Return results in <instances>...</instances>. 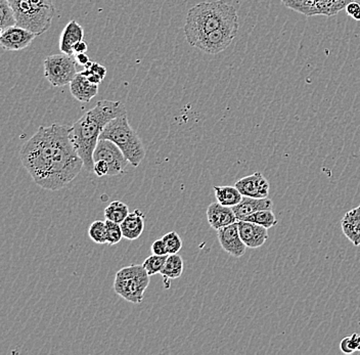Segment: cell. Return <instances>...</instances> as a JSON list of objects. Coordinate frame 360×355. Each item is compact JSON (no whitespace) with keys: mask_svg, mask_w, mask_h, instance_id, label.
<instances>
[{"mask_svg":"<svg viewBox=\"0 0 360 355\" xmlns=\"http://www.w3.org/2000/svg\"><path fill=\"white\" fill-rule=\"evenodd\" d=\"M88 49L87 43L84 42V40H81L78 43H76L74 46V55H78V53H86Z\"/></svg>","mask_w":360,"mask_h":355,"instance_id":"obj_35","label":"cell"},{"mask_svg":"<svg viewBox=\"0 0 360 355\" xmlns=\"http://www.w3.org/2000/svg\"><path fill=\"white\" fill-rule=\"evenodd\" d=\"M84 30L76 21L72 20L67 24L60 38V49L62 53L74 55V46L76 43L83 40Z\"/></svg>","mask_w":360,"mask_h":355,"instance_id":"obj_18","label":"cell"},{"mask_svg":"<svg viewBox=\"0 0 360 355\" xmlns=\"http://www.w3.org/2000/svg\"><path fill=\"white\" fill-rule=\"evenodd\" d=\"M168 255H153L148 256L146 260H144V268H146V272L152 277V275H158L163 270L164 266H165L166 260H167Z\"/></svg>","mask_w":360,"mask_h":355,"instance_id":"obj_27","label":"cell"},{"mask_svg":"<svg viewBox=\"0 0 360 355\" xmlns=\"http://www.w3.org/2000/svg\"><path fill=\"white\" fill-rule=\"evenodd\" d=\"M20 159L35 184L51 191L65 188L84 168L71 141L70 127L60 124L40 127L22 146Z\"/></svg>","mask_w":360,"mask_h":355,"instance_id":"obj_1","label":"cell"},{"mask_svg":"<svg viewBox=\"0 0 360 355\" xmlns=\"http://www.w3.org/2000/svg\"><path fill=\"white\" fill-rule=\"evenodd\" d=\"M151 275L144 266L133 264L121 268L116 273L114 291L121 298L132 304H140L144 300V292L150 286Z\"/></svg>","mask_w":360,"mask_h":355,"instance_id":"obj_6","label":"cell"},{"mask_svg":"<svg viewBox=\"0 0 360 355\" xmlns=\"http://www.w3.org/2000/svg\"><path fill=\"white\" fill-rule=\"evenodd\" d=\"M162 240L167 247L168 254H178L182 248V240L176 232H169L162 236Z\"/></svg>","mask_w":360,"mask_h":355,"instance_id":"obj_29","label":"cell"},{"mask_svg":"<svg viewBox=\"0 0 360 355\" xmlns=\"http://www.w3.org/2000/svg\"><path fill=\"white\" fill-rule=\"evenodd\" d=\"M217 238L221 248L232 257L240 258L245 255L247 246L241 240L238 223L217 230Z\"/></svg>","mask_w":360,"mask_h":355,"instance_id":"obj_12","label":"cell"},{"mask_svg":"<svg viewBox=\"0 0 360 355\" xmlns=\"http://www.w3.org/2000/svg\"><path fill=\"white\" fill-rule=\"evenodd\" d=\"M239 21L238 14L232 4L225 0L200 2L187 12L185 35L191 46L207 34L228 24Z\"/></svg>","mask_w":360,"mask_h":355,"instance_id":"obj_3","label":"cell"},{"mask_svg":"<svg viewBox=\"0 0 360 355\" xmlns=\"http://www.w3.org/2000/svg\"><path fill=\"white\" fill-rule=\"evenodd\" d=\"M213 189H214L217 202L228 207L238 205L243 199V195L236 187L215 186Z\"/></svg>","mask_w":360,"mask_h":355,"instance_id":"obj_22","label":"cell"},{"mask_svg":"<svg viewBox=\"0 0 360 355\" xmlns=\"http://www.w3.org/2000/svg\"><path fill=\"white\" fill-rule=\"evenodd\" d=\"M105 227H107L108 244L110 246L117 245L122 238H124L120 223L105 220Z\"/></svg>","mask_w":360,"mask_h":355,"instance_id":"obj_28","label":"cell"},{"mask_svg":"<svg viewBox=\"0 0 360 355\" xmlns=\"http://www.w3.org/2000/svg\"><path fill=\"white\" fill-rule=\"evenodd\" d=\"M103 160L109 165V176L120 175L126 171L129 162L119 148L109 139H100L94 152V161Z\"/></svg>","mask_w":360,"mask_h":355,"instance_id":"obj_10","label":"cell"},{"mask_svg":"<svg viewBox=\"0 0 360 355\" xmlns=\"http://www.w3.org/2000/svg\"><path fill=\"white\" fill-rule=\"evenodd\" d=\"M70 90L72 96L77 101L88 103L98 94V85L90 83L84 71L77 73L76 76L70 83Z\"/></svg>","mask_w":360,"mask_h":355,"instance_id":"obj_16","label":"cell"},{"mask_svg":"<svg viewBox=\"0 0 360 355\" xmlns=\"http://www.w3.org/2000/svg\"><path fill=\"white\" fill-rule=\"evenodd\" d=\"M232 208L238 220H243V218L254 214L257 211L273 210V202L269 198L257 199V198L243 196V199H241L240 203Z\"/></svg>","mask_w":360,"mask_h":355,"instance_id":"obj_17","label":"cell"},{"mask_svg":"<svg viewBox=\"0 0 360 355\" xmlns=\"http://www.w3.org/2000/svg\"><path fill=\"white\" fill-rule=\"evenodd\" d=\"M129 208L122 201H114L103 211L105 220L114 221V223H122L124 219L129 215Z\"/></svg>","mask_w":360,"mask_h":355,"instance_id":"obj_23","label":"cell"},{"mask_svg":"<svg viewBox=\"0 0 360 355\" xmlns=\"http://www.w3.org/2000/svg\"><path fill=\"white\" fill-rule=\"evenodd\" d=\"M207 219L213 230H218L238 223L236 214L232 207L221 205L219 202L211 203L207 208Z\"/></svg>","mask_w":360,"mask_h":355,"instance_id":"obj_15","label":"cell"},{"mask_svg":"<svg viewBox=\"0 0 360 355\" xmlns=\"http://www.w3.org/2000/svg\"><path fill=\"white\" fill-rule=\"evenodd\" d=\"M353 340H354L355 344H357V352H360V335L355 333L352 335Z\"/></svg>","mask_w":360,"mask_h":355,"instance_id":"obj_37","label":"cell"},{"mask_svg":"<svg viewBox=\"0 0 360 355\" xmlns=\"http://www.w3.org/2000/svg\"><path fill=\"white\" fill-rule=\"evenodd\" d=\"M151 250H152V253L155 254V255H169V254H168L167 247H166L165 243H164L162 239H159V240H156L153 243Z\"/></svg>","mask_w":360,"mask_h":355,"instance_id":"obj_32","label":"cell"},{"mask_svg":"<svg viewBox=\"0 0 360 355\" xmlns=\"http://www.w3.org/2000/svg\"><path fill=\"white\" fill-rule=\"evenodd\" d=\"M239 27L240 25L237 21L218 28L200 38L194 47H197L209 55H217L232 44L238 34Z\"/></svg>","mask_w":360,"mask_h":355,"instance_id":"obj_8","label":"cell"},{"mask_svg":"<svg viewBox=\"0 0 360 355\" xmlns=\"http://www.w3.org/2000/svg\"><path fill=\"white\" fill-rule=\"evenodd\" d=\"M234 187L241 191V195L257 199L268 198L271 188L268 180L260 172L241 178L234 184Z\"/></svg>","mask_w":360,"mask_h":355,"instance_id":"obj_13","label":"cell"},{"mask_svg":"<svg viewBox=\"0 0 360 355\" xmlns=\"http://www.w3.org/2000/svg\"><path fill=\"white\" fill-rule=\"evenodd\" d=\"M110 168L107 162L103 160L94 161V172L98 176V178H103V176H109Z\"/></svg>","mask_w":360,"mask_h":355,"instance_id":"obj_31","label":"cell"},{"mask_svg":"<svg viewBox=\"0 0 360 355\" xmlns=\"http://www.w3.org/2000/svg\"><path fill=\"white\" fill-rule=\"evenodd\" d=\"M341 352L345 354H352L357 352V344L353 340L352 336L344 338L340 344Z\"/></svg>","mask_w":360,"mask_h":355,"instance_id":"obj_30","label":"cell"},{"mask_svg":"<svg viewBox=\"0 0 360 355\" xmlns=\"http://www.w3.org/2000/svg\"><path fill=\"white\" fill-rule=\"evenodd\" d=\"M76 57L67 53L53 55L44 60V76L55 87L70 85L77 75Z\"/></svg>","mask_w":360,"mask_h":355,"instance_id":"obj_7","label":"cell"},{"mask_svg":"<svg viewBox=\"0 0 360 355\" xmlns=\"http://www.w3.org/2000/svg\"><path fill=\"white\" fill-rule=\"evenodd\" d=\"M16 16L17 25L40 36L49 31L55 16L53 0H8Z\"/></svg>","mask_w":360,"mask_h":355,"instance_id":"obj_5","label":"cell"},{"mask_svg":"<svg viewBox=\"0 0 360 355\" xmlns=\"http://www.w3.org/2000/svg\"><path fill=\"white\" fill-rule=\"evenodd\" d=\"M76 61L77 63L83 67L87 66V64L92 62L90 61L89 57H88L85 53H78V55H76Z\"/></svg>","mask_w":360,"mask_h":355,"instance_id":"obj_36","label":"cell"},{"mask_svg":"<svg viewBox=\"0 0 360 355\" xmlns=\"http://www.w3.org/2000/svg\"><path fill=\"white\" fill-rule=\"evenodd\" d=\"M359 208H360V205H359Z\"/></svg>","mask_w":360,"mask_h":355,"instance_id":"obj_38","label":"cell"},{"mask_svg":"<svg viewBox=\"0 0 360 355\" xmlns=\"http://www.w3.org/2000/svg\"><path fill=\"white\" fill-rule=\"evenodd\" d=\"M239 232L247 248L258 249L268 240V232L265 227L248 221L238 220Z\"/></svg>","mask_w":360,"mask_h":355,"instance_id":"obj_14","label":"cell"},{"mask_svg":"<svg viewBox=\"0 0 360 355\" xmlns=\"http://www.w3.org/2000/svg\"><path fill=\"white\" fill-rule=\"evenodd\" d=\"M126 114L121 102L100 101L70 127V137L84 163L86 171H94V152L101 132L112 120Z\"/></svg>","mask_w":360,"mask_h":355,"instance_id":"obj_2","label":"cell"},{"mask_svg":"<svg viewBox=\"0 0 360 355\" xmlns=\"http://www.w3.org/2000/svg\"><path fill=\"white\" fill-rule=\"evenodd\" d=\"M343 234L354 245L360 246V208H353L341 220Z\"/></svg>","mask_w":360,"mask_h":355,"instance_id":"obj_19","label":"cell"},{"mask_svg":"<svg viewBox=\"0 0 360 355\" xmlns=\"http://www.w3.org/2000/svg\"><path fill=\"white\" fill-rule=\"evenodd\" d=\"M100 139L113 141L133 167H139L146 158V148L137 132L130 126L127 114L110 121L101 132Z\"/></svg>","mask_w":360,"mask_h":355,"instance_id":"obj_4","label":"cell"},{"mask_svg":"<svg viewBox=\"0 0 360 355\" xmlns=\"http://www.w3.org/2000/svg\"><path fill=\"white\" fill-rule=\"evenodd\" d=\"M346 12L355 21H360V4L357 3V1H352L347 4Z\"/></svg>","mask_w":360,"mask_h":355,"instance_id":"obj_34","label":"cell"},{"mask_svg":"<svg viewBox=\"0 0 360 355\" xmlns=\"http://www.w3.org/2000/svg\"><path fill=\"white\" fill-rule=\"evenodd\" d=\"M85 68L88 69L90 72L94 73V74L98 75L103 80L105 79V75H107V69L98 63H94V62H90Z\"/></svg>","mask_w":360,"mask_h":355,"instance_id":"obj_33","label":"cell"},{"mask_svg":"<svg viewBox=\"0 0 360 355\" xmlns=\"http://www.w3.org/2000/svg\"><path fill=\"white\" fill-rule=\"evenodd\" d=\"M288 8L306 16H333L355 0H282Z\"/></svg>","mask_w":360,"mask_h":355,"instance_id":"obj_9","label":"cell"},{"mask_svg":"<svg viewBox=\"0 0 360 355\" xmlns=\"http://www.w3.org/2000/svg\"><path fill=\"white\" fill-rule=\"evenodd\" d=\"M17 25L14 10L8 0H0V29L1 31Z\"/></svg>","mask_w":360,"mask_h":355,"instance_id":"obj_25","label":"cell"},{"mask_svg":"<svg viewBox=\"0 0 360 355\" xmlns=\"http://www.w3.org/2000/svg\"><path fill=\"white\" fill-rule=\"evenodd\" d=\"M243 220L255 223V225H261V227H265L267 230L277 225V219L273 210L257 211L254 214L246 217Z\"/></svg>","mask_w":360,"mask_h":355,"instance_id":"obj_24","label":"cell"},{"mask_svg":"<svg viewBox=\"0 0 360 355\" xmlns=\"http://www.w3.org/2000/svg\"><path fill=\"white\" fill-rule=\"evenodd\" d=\"M123 236L129 241H135L142 236L144 230V214L142 211L135 209L121 223Z\"/></svg>","mask_w":360,"mask_h":355,"instance_id":"obj_20","label":"cell"},{"mask_svg":"<svg viewBox=\"0 0 360 355\" xmlns=\"http://www.w3.org/2000/svg\"><path fill=\"white\" fill-rule=\"evenodd\" d=\"M88 236L96 244H108L107 227L105 221L96 220L90 225Z\"/></svg>","mask_w":360,"mask_h":355,"instance_id":"obj_26","label":"cell"},{"mask_svg":"<svg viewBox=\"0 0 360 355\" xmlns=\"http://www.w3.org/2000/svg\"><path fill=\"white\" fill-rule=\"evenodd\" d=\"M183 259L178 254H169L166 260L165 266L161 270L160 275L163 277L164 287L169 289L172 279H180L183 273Z\"/></svg>","mask_w":360,"mask_h":355,"instance_id":"obj_21","label":"cell"},{"mask_svg":"<svg viewBox=\"0 0 360 355\" xmlns=\"http://www.w3.org/2000/svg\"><path fill=\"white\" fill-rule=\"evenodd\" d=\"M36 34L21 26H12L1 31L0 45L4 51H19L27 49L36 38Z\"/></svg>","mask_w":360,"mask_h":355,"instance_id":"obj_11","label":"cell"}]
</instances>
